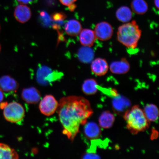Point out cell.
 I'll return each mask as SVG.
<instances>
[{
    "label": "cell",
    "instance_id": "obj_1",
    "mask_svg": "<svg viewBox=\"0 0 159 159\" xmlns=\"http://www.w3.org/2000/svg\"><path fill=\"white\" fill-rule=\"evenodd\" d=\"M63 134L73 142L80 127L87 122L93 112L90 103L84 97L70 96L61 98L57 109Z\"/></svg>",
    "mask_w": 159,
    "mask_h": 159
},
{
    "label": "cell",
    "instance_id": "obj_2",
    "mask_svg": "<svg viewBox=\"0 0 159 159\" xmlns=\"http://www.w3.org/2000/svg\"><path fill=\"white\" fill-rule=\"evenodd\" d=\"M142 33V31L136 21L133 20L125 23L118 27L117 38L119 42L125 47L135 49L138 47Z\"/></svg>",
    "mask_w": 159,
    "mask_h": 159
},
{
    "label": "cell",
    "instance_id": "obj_3",
    "mask_svg": "<svg viewBox=\"0 0 159 159\" xmlns=\"http://www.w3.org/2000/svg\"><path fill=\"white\" fill-rule=\"evenodd\" d=\"M127 128L133 134L143 132L148 129L150 122L147 119L143 111L135 105L127 111L124 115Z\"/></svg>",
    "mask_w": 159,
    "mask_h": 159
},
{
    "label": "cell",
    "instance_id": "obj_4",
    "mask_svg": "<svg viewBox=\"0 0 159 159\" xmlns=\"http://www.w3.org/2000/svg\"><path fill=\"white\" fill-rule=\"evenodd\" d=\"M3 114L6 120L13 123H18L24 118L25 111L20 103L13 102L7 104L3 109Z\"/></svg>",
    "mask_w": 159,
    "mask_h": 159
},
{
    "label": "cell",
    "instance_id": "obj_5",
    "mask_svg": "<svg viewBox=\"0 0 159 159\" xmlns=\"http://www.w3.org/2000/svg\"><path fill=\"white\" fill-rule=\"evenodd\" d=\"M63 75L62 73L43 66L38 69L36 80L39 84L46 86L61 79Z\"/></svg>",
    "mask_w": 159,
    "mask_h": 159
},
{
    "label": "cell",
    "instance_id": "obj_6",
    "mask_svg": "<svg viewBox=\"0 0 159 159\" xmlns=\"http://www.w3.org/2000/svg\"><path fill=\"white\" fill-rule=\"evenodd\" d=\"M59 103L51 95H45L40 102L39 109L42 114L47 116L54 114L57 110Z\"/></svg>",
    "mask_w": 159,
    "mask_h": 159
},
{
    "label": "cell",
    "instance_id": "obj_7",
    "mask_svg": "<svg viewBox=\"0 0 159 159\" xmlns=\"http://www.w3.org/2000/svg\"><path fill=\"white\" fill-rule=\"evenodd\" d=\"M94 31L96 39L101 41L110 39L114 33L112 25L106 21H102L97 24Z\"/></svg>",
    "mask_w": 159,
    "mask_h": 159
},
{
    "label": "cell",
    "instance_id": "obj_8",
    "mask_svg": "<svg viewBox=\"0 0 159 159\" xmlns=\"http://www.w3.org/2000/svg\"><path fill=\"white\" fill-rule=\"evenodd\" d=\"M113 99L112 105L115 112L119 115H124L131 106L130 100L126 97L119 95H115Z\"/></svg>",
    "mask_w": 159,
    "mask_h": 159
},
{
    "label": "cell",
    "instance_id": "obj_9",
    "mask_svg": "<svg viewBox=\"0 0 159 159\" xmlns=\"http://www.w3.org/2000/svg\"><path fill=\"white\" fill-rule=\"evenodd\" d=\"M21 98L29 104H35L41 100V94L39 91L34 87H32L23 89Z\"/></svg>",
    "mask_w": 159,
    "mask_h": 159
},
{
    "label": "cell",
    "instance_id": "obj_10",
    "mask_svg": "<svg viewBox=\"0 0 159 159\" xmlns=\"http://www.w3.org/2000/svg\"><path fill=\"white\" fill-rule=\"evenodd\" d=\"M91 71L94 75L101 76L108 72L109 66L106 60L99 57L91 61Z\"/></svg>",
    "mask_w": 159,
    "mask_h": 159
},
{
    "label": "cell",
    "instance_id": "obj_11",
    "mask_svg": "<svg viewBox=\"0 0 159 159\" xmlns=\"http://www.w3.org/2000/svg\"><path fill=\"white\" fill-rule=\"evenodd\" d=\"M19 84L16 80L9 75H5L0 78V89L3 92H16L19 89Z\"/></svg>",
    "mask_w": 159,
    "mask_h": 159
},
{
    "label": "cell",
    "instance_id": "obj_12",
    "mask_svg": "<svg viewBox=\"0 0 159 159\" xmlns=\"http://www.w3.org/2000/svg\"><path fill=\"white\" fill-rule=\"evenodd\" d=\"M109 68L113 74H125L130 70V65L126 58H123L120 61H115L111 63Z\"/></svg>",
    "mask_w": 159,
    "mask_h": 159
},
{
    "label": "cell",
    "instance_id": "obj_13",
    "mask_svg": "<svg viewBox=\"0 0 159 159\" xmlns=\"http://www.w3.org/2000/svg\"><path fill=\"white\" fill-rule=\"evenodd\" d=\"M32 15L30 9L27 6L23 4L16 7L14 12L15 18L21 23H25L29 21Z\"/></svg>",
    "mask_w": 159,
    "mask_h": 159
},
{
    "label": "cell",
    "instance_id": "obj_14",
    "mask_svg": "<svg viewBox=\"0 0 159 159\" xmlns=\"http://www.w3.org/2000/svg\"><path fill=\"white\" fill-rule=\"evenodd\" d=\"M79 35L80 42L83 46L93 47L97 39L94 31L90 29H82Z\"/></svg>",
    "mask_w": 159,
    "mask_h": 159
},
{
    "label": "cell",
    "instance_id": "obj_15",
    "mask_svg": "<svg viewBox=\"0 0 159 159\" xmlns=\"http://www.w3.org/2000/svg\"><path fill=\"white\" fill-rule=\"evenodd\" d=\"M84 134L87 138L91 140L98 139L101 134V130L96 123L93 122L86 123L85 125Z\"/></svg>",
    "mask_w": 159,
    "mask_h": 159
},
{
    "label": "cell",
    "instance_id": "obj_16",
    "mask_svg": "<svg viewBox=\"0 0 159 159\" xmlns=\"http://www.w3.org/2000/svg\"><path fill=\"white\" fill-rule=\"evenodd\" d=\"M66 33L71 37L78 35L82 30V25L80 22L75 19L69 20L65 25Z\"/></svg>",
    "mask_w": 159,
    "mask_h": 159
},
{
    "label": "cell",
    "instance_id": "obj_17",
    "mask_svg": "<svg viewBox=\"0 0 159 159\" xmlns=\"http://www.w3.org/2000/svg\"><path fill=\"white\" fill-rule=\"evenodd\" d=\"M77 57L81 62L85 63H90L94 59V52L91 47L83 46L79 50Z\"/></svg>",
    "mask_w": 159,
    "mask_h": 159
},
{
    "label": "cell",
    "instance_id": "obj_18",
    "mask_svg": "<svg viewBox=\"0 0 159 159\" xmlns=\"http://www.w3.org/2000/svg\"><path fill=\"white\" fill-rule=\"evenodd\" d=\"M115 15L118 20L123 23L130 22L133 17L132 10L126 6H122L117 9Z\"/></svg>",
    "mask_w": 159,
    "mask_h": 159
},
{
    "label": "cell",
    "instance_id": "obj_19",
    "mask_svg": "<svg viewBox=\"0 0 159 159\" xmlns=\"http://www.w3.org/2000/svg\"><path fill=\"white\" fill-rule=\"evenodd\" d=\"M115 120V117L112 113L108 111H104L99 117V126L104 129L110 128L113 126Z\"/></svg>",
    "mask_w": 159,
    "mask_h": 159
},
{
    "label": "cell",
    "instance_id": "obj_20",
    "mask_svg": "<svg viewBox=\"0 0 159 159\" xmlns=\"http://www.w3.org/2000/svg\"><path fill=\"white\" fill-rule=\"evenodd\" d=\"M19 156L14 149L7 144L0 143V159H17Z\"/></svg>",
    "mask_w": 159,
    "mask_h": 159
},
{
    "label": "cell",
    "instance_id": "obj_21",
    "mask_svg": "<svg viewBox=\"0 0 159 159\" xmlns=\"http://www.w3.org/2000/svg\"><path fill=\"white\" fill-rule=\"evenodd\" d=\"M131 7L132 11L138 15H144L148 9V4L145 0H133Z\"/></svg>",
    "mask_w": 159,
    "mask_h": 159
},
{
    "label": "cell",
    "instance_id": "obj_22",
    "mask_svg": "<svg viewBox=\"0 0 159 159\" xmlns=\"http://www.w3.org/2000/svg\"><path fill=\"white\" fill-rule=\"evenodd\" d=\"M98 84L95 79H87L84 81L83 84V92L87 95L95 94L98 91Z\"/></svg>",
    "mask_w": 159,
    "mask_h": 159
},
{
    "label": "cell",
    "instance_id": "obj_23",
    "mask_svg": "<svg viewBox=\"0 0 159 159\" xmlns=\"http://www.w3.org/2000/svg\"><path fill=\"white\" fill-rule=\"evenodd\" d=\"M143 111L149 122H155L158 120L159 110L156 105L152 104L147 105L145 107Z\"/></svg>",
    "mask_w": 159,
    "mask_h": 159
},
{
    "label": "cell",
    "instance_id": "obj_24",
    "mask_svg": "<svg viewBox=\"0 0 159 159\" xmlns=\"http://www.w3.org/2000/svg\"><path fill=\"white\" fill-rule=\"evenodd\" d=\"M100 158V157L97 154L91 153H87L83 155V159H97Z\"/></svg>",
    "mask_w": 159,
    "mask_h": 159
},
{
    "label": "cell",
    "instance_id": "obj_25",
    "mask_svg": "<svg viewBox=\"0 0 159 159\" xmlns=\"http://www.w3.org/2000/svg\"><path fill=\"white\" fill-rule=\"evenodd\" d=\"M61 3L63 5L69 6L74 4L77 0H59Z\"/></svg>",
    "mask_w": 159,
    "mask_h": 159
},
{
    "label": "cell",
    "instance_id": "obj_26",
    "mask_svg": "<svg viewBox=\"0 0 159 159\" xmlns=\"http://www.w3.org/2000/svg\"><path fill=\"white\" fill-rule=\"evenodd\" d=\"M65 15L63 14L62 13H56L55 14L53 15V18L55 20H60L64 18Z\"/></svg>",
    "mask_w": 159,
    "mask_h": 159
},
{
    "label": "cell",
    "instance_id": "obj_27",
    "mask_svg": "<svg viewBox=\"0 0 159 159\" xmlns=\"http://www.w3.org/2000/svg\"><path fill=\"white\" fill-rule=\"evenodd\" d=\"M18 2L21 4H27L33 2V0H17Z\"/></svg>",
    "mask_w": 159,
    "mask_h": 159
},
{
    "label": "cell",
    "instance_id": "obj_28",
    "mask_svg": "<svg viewBox=\"0 0 159 159\" xmlns=\"http://www.w3.org/2000/svg\"><path fill=\"white\" fill-rule=\"evenodd\" d=\"M4 97L3 92L2 89H0V103H1L3 101Z\"/></svg>",
    "mask_w": 159,
    "mask_h": 159
},
{
    "label": "cell",
    "instance_id": "obj_29",
    "mask_svg": "<svg viewBox=\"0 0 159 159\" xmlns=\"http://www.w3.org/2000/svg\"><path fill=\"white\" fill-rule=\"evenodd\" d=\"M68 7L69 8L70 10V11H73L75 9V8L76 7V6L74 4H73L69 6Z\"/></svg>",
    "mask_w": 159,
    "mask_h": 159
},
{
    "label": "cell",
    "instance_id": "obj_30",
    "mask_svg": "<svg viewBox=\"0 0 159 159\" xmlns=\"http://www.w3.org/2000/svg\"><path fill=\"white\" fill-rule=\"evenodd\" d=\"M0 108L1 109H3L5 107L7 104V102H3L0 103Z\"/></svg>",
    "mask_w": 159,
    "mask_h": 159
},
{
    "label": "cell",
    "instance_id": "obj_31",
    "mask_svg": "<svg viewBox=\"0 0 159 159\" xmlns=\"http://www.w3.org/2000/svg\"><path fill=\"white\" fill-rule=\"evenodd\" d=\"M159 0H154L155 6L157 9H159Z\"/></svg>",
    "mask_w": 159,
    "mask_h": 159
},
{
    "label": "cell",
    "instance_id": "obj_32",
    "mask_svg": "<svg viewBox=\"0 0 159 159\" xmlns=\"http://www.w3.org/2000/svg\"><path fill=\"white\" fill-rule=\"evenodd\" d=\"M1 44H0V52H1Z\"/></svg>",
    "mask_w": 159,
    "mask_h": 159
}]
</instances>
